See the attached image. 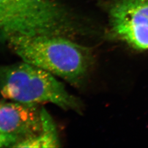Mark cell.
Wrapping results in <instances>:
<instances>
[{
	"instance_id": "cell-1",
	"label": "cell",
	"mask_w": 148,
	"mask_h": 148,
	"mask_svg": "<svg viewBox=\"0 0 148 148\" xmlns=\"http://www.w3.org/2000/svg\"><path fill=\"white\" fill-rule=\"evenodd\" d=\"M6 45L22 61L75 86L82 84L91 63L89 49L69 37L22 36L12 38Z\"/></svg>"
},
{
	"instance_id": "cell-2",
	"label": "cell",
	"mask_w": 148,
	"mask_h": 148,
	"mask_svg": "<svg viewBox=\"0 0 148 148\" xmlns=\"http://www.w3.org/2000/svg\"><path fill=\"white\" fill-rule=\"evenodd\" d=\"M75 28L53 0H0V43L15 37H70Z\"/></svg>"
},
{
	"instance_id": "cell-3",
	"label": "cell",
	"mask_w": 148,
	"mask_h": 148,
	"mask_svg": "<svg viewBox=\"0 0 148 148\" xmlns=\"http://www.w3.org/2000/svg\"><path fill=\"white\" fill-rule=\"evenodd\" d=\"M56 77L24 61L0 64V96L16 102L51 103L66 110H79V101Z\"/></svg>"
},
{
	"instance_id": "cell-4",
	"label": "cell",
	"mask_w": 148,
	"mask_h": 148,
	"mask_svg": "<svg viewBox=\"0 0 148 148\" xmlns=\"http://www.w3.org/2000/svg\"><path fill=\"white\" fill-rule=\"evenodd\" d=\"M111 30L134 47L148 49V0H118L110 10Z\"/></svg>"
},
{
	"instance_id": "cell-5",
	"label": "cell",
	"mask_w": 148,
	"mask_h": 148,
	"mask_svg": "<svg viewBox=\"0 0 148 148\" xmlns=\"http://www.w3.org/2000/svg\"><path fill=\"white\" fill-rule=\"evenodd\" d=\"M41 109L35 104L3 101L0 133L14 138L16 143L37 136L42 130Z\"/></svg>"
},
{
	"instance_id": "cell-6",
	"label": "cell",
	"mask_w": 148,
	"mask_h": 148,
	"mask_svg": "<svg viewBox=\"0 0 148 148\" xmlns=\"http://www.w3.org/2000/svg\"><path fill=\"white\" fill-rule=\"evenodd\" d=\"M42 130L37 136L16 143L15 148H58L60 140L52 117L44 108L41 109Z\"/></svg>"
},
{
	"instance_id": "cell-7",
	"label": "cell",
	"mask_w": 148,
	"mask_h": 148,
	"mask_svg": "<svg viewBox=\"0 0 148 148\" xmlns=\"http://www.w3.org/2000/svg\"><path fill=\"white\" fill-rule=\"evenodd\" d=\"M16 143V140L14 138L0 133V148L13 147Z\"/></svg>"
},
{
	"instance_id": "cell-8",
	"label": "cell",
	"mask_w": 148,
	"mask_h": 148,
	"mask_svg": "<svg viewBox=\"0 0 148 148\" xmlns=\"http://www.w3.org/2000/svg\"><path fill=\"white\" fill-rule=\"evenodd\" d=\"M2 103H3V101H0V106H1V104H2Z\"/></svg>"
}]
</instances>
